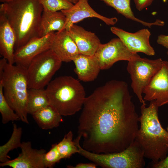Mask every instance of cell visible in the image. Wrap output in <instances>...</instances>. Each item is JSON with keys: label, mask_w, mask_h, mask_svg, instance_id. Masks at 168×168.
Masks as SVG:
<instances>
[{"label": "cell", "mask_w": 168, "mask_h": 168, "mask_svg": "<svg viewBox=\"0 0 168 168\" xmlns=\"http://www.w3.org/2000/svg\"><path fill=\"white\" fill-rule=\"evenodd\" d=\"M66 21L65 16L61 11H43L39 29V37L44 36L55 31H59L63 30Z\"/></svg>", "instance_id": "d6986e66"}, {"label": "cell", "mask_w": 168, "mask_h": 168, "mask_svg": "<svg viewBox=\"0 0 168 168\" xmlns=\"http://www.w3.org/2000/svg\"><path fill=\"white\" fill-rule=\"evenodd\" d=\"M167 55H168V51L167 52Z\"/></svg>", "instance_id": "e575fe53"}, {"label": "cell", "mask_w": 168, "mask_h": 168, "mask_svg": "<svg viewBox=\"0 0 168 168\" xmlns=\"http://www.w3.org/2000/svg\"><path fill=\"white\" fill-rule=\"evenodd\" d=\"M50 105L45 89H28L27 109L28 114L32 115L37 111Z\"/></svg>", "instance_id": "7402d4cb"}, {"label": "cell", "mask_w": 168, "mask_h": 168, "mask_svg": "<svg viewBox=\"0 0 168 168\" xmlns=\"http://www.w3.org/2000/svg\"><path fill=\"white\" fill-rule=\"evenodd\" d=\"M62 61L50 49L32 60L27 69L28 89H44L60 68Z\"/></svg>", "instance_id": "52a82bcc"}, {"label": "cell", "mask_w": 168, "mask_h": 168, "mask_svg": "<svg viewBox=\"0 0 168 168\" xmlns=\"http://www.w3.org/2000/svg\"><path fill=\"white\" fill-rule=\"evenodd\" d=\"M61 11L66 17L64 29L67 31L73 24L89 17L99 19L108 25H114L118 21L116 17L108 18L97 13L90 5L88 0H79L70 9Z\"/></svg>", "instance_id": "4fadbf2b"}, {"label": "cell", "mask_w": 168, "mask_h": 168, "mask_svg": "<svg viewBox=\"0 0 168 168\" xmlns=\"http://www.w3.org/2000/svg\"><path fill=\"white\" fill-rule=\"evenodd\" d=\"M74 63V71L80 80L92 82L96 79L101 70L99 61L94 55L79 54L72 61Z\"/></svg>", "instance_id": "ac0fdd59"}, {"label": "cell", "mask_w": 168, "mask_h": 168, "mask_svg": "<svg viewBox=\"0 0 168 168\" xmlns=\"http://www.w3.org/2000/svg\"><path fill=\"white\" fill-rule=\"evenodd\" d=\"M107 5L113 7L118 12L126 18L139 23L142 25L151 27L152 26H162L163 21L159 20L154 22H148L136 18L134 15L130 6V0H100Z\"/></svg>", "instance_id": "44dd1931"}, {"label": "cell", "mask_w": 168, "mask_h": 168, "mask_svg": "<svg viewBox=\"0 0 168 168\" xmlns=\"http://www.w3.org/2000/svg\"><path fill=\"white\" fill-rule=\"evenodd\" d=\"M0 112L3 124H7L11 121L20 120L19 116L10 106L5 99L1 82H0Z\"/></svg>", "instance_id": "d4e9b609"}, {"label": "cell", "mask_w": 168, "mask_h": 168, "mask_svg": "<svg viewBox=\"0 0 168 168\" xmlns=\"http://www.w3.org/2000/svg\"><path fill=\"white\" fill-rule=\"evenodd\" d=\"M62 158L60 155L57 143L53 144L49 150L46 152L44 156L43 161L45 168H51Z\"/></svg>", "instance_id": "4316f807"}, {"label": "cell", "mask_w": 168, "mask_h": 168, "mask_svg": "<svg viewBox=\"0 0 168 168\" xmlns=\"http://www.w3.org/2000/svg\"><path fill=\"white\" fill-rule=\"evenodd\" d=\"M8 62L6 59L3 58L0 60V77L3 74L6 65Z\"/></svg>", "instance_id": "1f68e13d"}, {"label": "cell", "mask_w": 168, "mask_h": 168, "mask_svg": "<svg viewBox=\"0 0 168 168\" xmlns=\"http://www.w3.org/2000/svg\"><path fill=\"white\" fill-rule=\"evenodd\" d=\"M151 166L153 168H168V155L165 159L157 163H151Z\"/></svg>", "instance_id": "f1b7e54d"}, {"label": "cell", "mask_w": 168, "mask_h": 168, "mask_svg": "<svg viewBox=\"0 0 168 168\" xmlns=\"http://www.w3.org/2000/svg\"><path fill=\"white\" fill-rule=\"evenodd\" d=\"M145 100H154L161 107L168 104V62L163 61L161 68L143 91Z\"/></svg>", "instance_id": "8fae6325"}, {"label": "cell", "mask_w": 168, "mask_h": 168, "mask_svg": "<svg viewBox=\"0 0 168 168\" xmlns=\"http://www.w3.org/2000/svg\"><path fill=\"white\" fill-rule=\"evenodd\" d=\"M67 31L75 43L80 54L90 56L95 55L101 43L94 33L87 31L75 24L72 25Z\"/></svg>", "instance_id": "9a60e30c"}, {"label": "cell", "mask_w": 168, "mask_h": 168, "mask_svg": "<svg viewBox=\"0 0 168 168\" xmlns=\"http://www.w3.org/2000/svg\"><path fill=\"white\" fill-rule=\"evenodd\" d=\"M32 115L39 127L44 130L57 127L63 121L62 115L50 105L37 111Z\"/></svg>", "instance_id": "ffe728a7"}, {"label": "cell", "mask_w": 168, "mask_h": 168, "mask_svg": "<svg viewBox=\"0 0 168 168\" xmlns=\"http://www.w3.org/2000/svg\"><path fill=\"white\" fill-rule=\"evenodd\" d=\"M43 11L49 12L61 11L70 9L73 4L68 0H39Z\"/></svg>", "instance_id": "484cf974"}, {"label": "cell", "mask_w": 168, "mask_h": 168, "mask_svg": "<svg viewBox=\"0 0 168 168\" xmlns=\"http://www.w3.org/2000/svg\"><path fill=\"white\" fill-rule=\"evenodd\" d=\"M21 152L16 158L4 163H0L1 167L8 166L13 168H44L43 158L46 152L44 149L32 148L29 141L22 142Z\"/></svg>", "instance_id": "5bb4252c"}, {"label": "cell", "mask_w": 168, "mask_h": 168, "mask_svg": "<svg viewBox=\"0 0 168 168\" xmlns=\"http://www.w3.org/2000/svg\"><path fill=\"white\" fill-rule=\"evenodd\" d=\"M94 55L101 70L108 69L119 61H129L140 57L137 53L130 52L119 38H113L105 44H100Z\"/></svg>", "instance_id": "9c48e42d"}, {"label": "cell", "mask_w": 168, "mask_h": 168, "mask_svg": "<svg viewBox=\"0 0 168 168\" xmlns=\"http://www.w3.org/2000/svg\"><path fill=\"white\" fill-rule=\"evenodd\" d=\"M16 36L15 50L39 37L43 9L39 0H12L0 5Z\"/></svg>", "instance_id": "3957f363"}, {"label": "cell", "mask_w": 168, "mask_h": 168, "mask_svg": "<svg viewBox=\"0 0 168 168\" xmlns=\"http://www.w3.org/2000/svg\"><path fill=\"white\" fill-rule=\"evenodd\" d=\"M157 42L158 44L168 49V35H159L157 38Z\"/></svg>", "instance_id": "4dcf8cb0"}, {"label": "cell", "mask_w": 168, "mask_h": 168, "mask_svg": "<svg viewBox=\"0 0 168 168\" xmlns=\"http://www.w3.org/2000/svg\"><path fill=\"white\" fill-rule=\"evenodd\" d=\"M58 149L62 158L70 157L72 155L78 152V148L74 140L71 131L65 134L62 140L57 143Z\"/></svg>", "instance_id": "cb8c5ba5"}, {"label": "cell", "mask_w": 168, "mask_h": 168, "mask_svg": "<svg viewBox=\"0 0 168 168\" xmlns=\"http://www.w3.org/2000/svg\"><path fill=\"white\" fill-rule=\"evenodd\" d=\"M16 42L13 30L4 13L0 11V54L11 64H14Z\"/></svg>", "instance_id": "e0dca14e"}, {"label": "cell", "mask_w": 168, "mask_h": 168, "mask_svg": "<svg viewBox=\"0 0 168 168\" xmlns=\"http://www.w3.org/2000/svg\"><path fill=\"white\" fill-rule=\"evenodd\" d=\"M163 61L161 58L150 59L140 57L128 61L127 69L131 78V87L142 104H146L143 90L161 68Z\"/></svg>", "instance_id": "ba28073f"}, {"label": "cell", "mask_w": 168, "mask_h": 168, "mask_svg": "<svg viewBox=\"0 0 168 168\" xmlns=\"http://www.w3.org/2000/svg\"><path fill=\"white\" fill-rule=\"evenodd\" d=\"M22 132L21 128L17 127L16 124H13V132L10 138L5 144L0 147L1 163H4L10 160V157L8 154L10 151L21 147Z\"/></svg>", "instance_id": "603a6c76"}, {"label": "cell", "mask_w": 168, "mask_h": 168, "mask_svg": "<svg viewBox=\"0 0 168 168\" xmlns=\"http://www.w3.org/2000/svg\"><path fill=\"white\" fill-rule=\"evenodd\" d=\"M0 82L2 83L4 95L10 106L20 120L28 124L27 69L7 63L3 75L0 77Z\"/></svg>", "instance_id": "5b68a950"}, {"label": "cell", "mask_w": 168, "mask_h": 168, "mask_svg": "<svg viewBox=\"0 0 168 168\" xmlns=\"http://www.w3.org/2000/svg\"><path fill=\"white\" fill-rule=\"evenodd\" d=\"M55 33L41 37H35L15 50L14 63L26 69L36 56L51 48Z\"/></svg>", "instance_id": "30bf717a"}, {"label": "cell", "mask_w": 168, "mask_h": 168, "mask_svg": "<svg viewBox=\"0 0 168 168\" xmlns=\"http://www.w3.org/2000/svg\"><path fill=\"white\" fill-rule=\"evenodd\" d=\"M12 0H0V2L2 3H5V2H8Z\"/></svg>", "instance_id": "836d02e7"}, {"label": "cell", "mask_w": 168, "mask_h": 168, "mask_svg": "<svg viewBox=\"0 0 168 168\" xmlns=\"http://www.w3.org/2000/svg\"><path fill=\"white\" fill-rule=\"evenodd\" d=\"M45 90L50 105L62 116L72 115L80 110L86 97L83 86L70 76L56 77L50 82Z\"/></svg>", "instance_id": "277c9868"}, {"label": "cell", "mask_w": 168, "mask_h": 168, "mask_svg": "<svg viewBox=\"0 0 168 168\" xmlns=\"http://www.w3.org/2000/svg\"><path fill=\"white\" fill-rule=\"evenodd\" d=\"M98 166L96 164L93 163H80L74 166L68 165L67 167L70 168H96Z\"/></svg>", "instance_id": "f546056e"}, {"label": "cell", "mask_w": 168, "mask_h": 168, "mask_svg": "<svg viewBox=\"0 0 168 168\" xmlns=\"http://www.w3.org/2000/svg\"><path fill=\"white\" fill-rule=\"evenodd\" d=\"M78 119L82 147L96 153L121 152L135 141L139 117L127 83L112 80L86 97Z\"/></svg>", "instance_id": "6da1fadb"}, {"label": "cell", "mask_w": 168, "mask_h": 168, "mask_svg": "<svg viewBox=\"0 0 168 168\" xmlns=\"http://www.w3.org/2000/svg\"><path fill=\"white\" fill-rule=\"evenodd\" d=\"M78 138L75 141L78 153L103 168H142L145 165L143 152L138 142H134L124 150L118 152L98 154L84 149Z\"/></svg>", "instance_id": "8992f818"}, {"label": "cell", "mask_w": 168, "mask_h": 168, "mask_svg": "<svg viewBox=\"0 0 168 168\" xmlns=\"http://www.w3.org/2000/svg\"><path fill=\"white\" fill-rule=\"evenodd\" d=\"M157 106L155 101L149 106L142 104L139 117L140 126L135 140L142 148L145 157L152 163H156L168 155V131L162 127L158 116Z\"/></svg>", "instance_id": "7a4b0ae2"}, {"label": "cell", "mask_w": 168, "mask_h": 168, "mask_svg": "<svg viewBox=\"0 0 168 168\" xmlns=\"http://www.w3.org/2000/svg\"><path fill=\"white\" fill-rule=\"evenodd\" d=\"M110 30L130 52L134 53H142L149 56L155 55V50L149 42L151 33L147 29H142L133 33L113 26L111 27Z\"/></svg>", "instance_id": "7c38bea8"}, {"label": "cell", "mask_w": 168, "mask_h": 168, "mask_svg": "<svg viewBox=\"0 0 168 168\" xmlns=\"http://www.w3.org/2000/svg\"><path fill=\"white\" fill-rule=\"evenodd\" d=\"M70 2L72 3L73 4L76 3L79 1V0H68Z\"/></svg>", "instance_id": "d6a6232c"}, {"label": "cell", "mask_w": 168, "mask_h": 168, "mask_svg": "<svg viewBox=\"0 0 168 168\" xmlns=\"http://www.w3.org/2000/svg\"><path fill=\"white\" fill-rule=\"evenodd\" d=\"M154 0H133L137 9L141 11L150 6Z\"/></svg>", "instance_id": "83f0119b"}, {"label": "cell", "mask_w": 168, "mask_h": 168, "mask_svg": "<svg viewBox=\"0 0 168 168\" xmlns=\"http://www.w3.org/2000/svg\"><path fill=\"white\" fill-rule=\"evenodd\" d=\"M50 49L62 62L73 61L80 54L75 43L65 29L55 33Z\"/></svg>", "instance_id": "2e32d148"}]
</instances>
